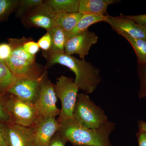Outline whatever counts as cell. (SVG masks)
I'll return each mask as SVG.
<instances>
[{
  "instance_id": "cell-4",
  "label": "cell",
  "mask_w": 146,
  "mask_h": 146,
  "mask_svg": "<svg viewBox=\"0 0 146 146\" xmlns=\"http://www.w3.org/2000/svg\"><path fill=\"white\" fill-rule=\"evenodd\" d=\"M73 118L84 127L91 129L98 128L108 121L104 110L84 93L78 94Z\"/></svg>"
},
{
  "instance_id": "cell-19",
  "label": "cell",
  "mask_w": 146,
  "mask_h": 146,
  "mask_svg": "<svg viewBox=\"0 0 146 146\" xmlns=\"http://www.w3.org/2000/svg\"><path fill=\"white\" fill-rule=\"evenodd\" d=\"M118 34L125 38L130 43L136 53L138 65L146 63V38H134L125 33Z\"/></svg>"
},
{
  "instance_id": "cell-12",
  "label": "cell",
  "mask_w": 146,
  "mask_h": 146,
  "mask_svg": "<svg viewBox=\"0 0 146 146\" xmlns=\"http://www.w3.org/2000/svg\"><path fill=\"white\" fill-rule=\"evenodd\" d=\"M5 136L8 146H35L32 127L5 123Z\"/></svg>"
},
{
  "instance_id": "cell-8",
  "label": "cell",
  "mask_w": 146,
  "mask_h": 146,
  "mask_svg": "<svg viewBox=\"0 0 146 146\" xmlns=\"http://www.w3.org/2000/svg\"><path fill=\"white\" fill-rule=\"evenodd\" d=\"M47 70L39 77H17L7 93L34 104L39 96L42 80Z\"/></svg>"
},
{
  "instance_id": "cell-9",
  "label": "cell",
  "mask_w": 146,
  "mask_h": 146,
  "mask_svg": "<svg viewBox=\"0 0 146 146\" xmlns=\"http://www.w3.org/2000/svg\"><path fill=\"white\" fill-rule=\"evenodd\" d=\"M98 36L94 32L89 30L69 38L65 43L64 53L72 55H78L80 59L84 60L89 53L93 45L98 42Z\"/></svg>"
},
{
  "instance_id": "cell-7",
  "label": "cell",
  "mask_w": 146,
  "mask_h": 146,
  "mask_svg": "<svg viewBox=\"0 0 146 146\" xmlns=\"http://www.w3.org/2000/svg\"><path fill=\"white\" fill-rule=\"evenodd\" d=\"M57 99L54 84L48 77L47 71L42 80L39 96L34 104L39 116L55 117L59 116L60 110L56 106Z\"/></svg>"
},
{
  "instance_id": "cell-22",
  "label": "cell",
  "mask_w": 146,
  "mask_h": 146,
  "mask_svg": "<svg viewBox=\"0 0 146 146\" xmlns=\"http://www.w3.org/2000/svg\"><path fill=\"white\" fill-rule=\"evenodd\" d=\"M19 0H0V23L8 20L11 13L15 12Z\"/></svg>"
},
{
  "instance_id": "cell-27",
  "label": "cell",
  "mask_w": 146,
  "mask_h": 146,
  "mask_svg": "<svg viewBox=\"0 0 146 146\" xmlns=\"http://www.w3.org/2000/svg\"><path fill=\"white\" fill-rule=\"evenodd\" d=\"M11 52V47L8 43L0 44V60L5 62L10 57Z\"/></svg>"
},
{
  "instance_id": "cell-32",
  "label": "cell",
  "mask_w": 146,
  "mask_h": 146,
  "mask_svg": "<svg viewBox=\"0 0 146 146\" xmlns=\"http://www.w3.org/2000/svg\"><path fill=\"white\" fill-rule=\"evenodd\" d=\"M139 131L144 132L146 134V122L144 121H141L138 122Z\"/></svg>"
},
{
  "instance_id": "cell-18",
  "label": "cell",
  "mask_w": 146,
  "mask_h": 146,
  "mask_svg": "<svg viewBox=\"0 0 146 146\" xmlns=\"http://www.w3.org/2000/svg\"><path fill=\"white\" fill-rule=\"evenodd\" d=\"M44 3L53 13L79 12V0H45Z\"/></svg>"
},
{
  "instance_id": "cell-10",
  "label": "cell",
  "mask_w": 146,
  "mask_h": 146,
  "mask_svg": "<svg viewBox=\"0 0 146 146\" xmlns=\"http://www.w3.org/2000/svg\"><path fill=\"white\" fill-rule=\"evenodd\" d=\"M59 126L55 117L39 116L32 126L34 133L35 146H48Z\"/></svg>"
},
{
  "instance_id": "cell-16",
  "label": "cell",
  "mask_w": 146,
  "mask_h": 146,
  "mask_svg": "<svg viewBox=\"0 0 146 146\" xmlns=\"http://www.w3.org/2000/svg\"><path fill=\"white\" fill-rule=\"evenodd\" d=\"M108 15L103 16L94 13H84L75 27L67 33V40L87 30L88 28L92 25L100 22H105Z\"/></svg>"
},
{
  "instance_id": "cell-1",
  "label": "cell",
  "mask_w": 146,
  "mask_h": 146,
  "mask_svg": "<svg viewBox=\"0 0 146 146\" xmlns=\"http://www.w3.org/2000/svg\"><path fill=\"white\" fill-rule=\"evenodd\" d=\"M57 132L74 146H112L109 136L115 123L108 121L96 129L83 127L74 119L59 124Z\"/></svg>"
},
{
  "instance_id": "cell-5",
  "label": "cell",
  "mask_w": 146,
  "mask_h": 146,
  "mask_svg": "<svg viewBox=\"0 0 146 146\" xmlns=\"http://www.w3.org/2000/svg\"><path fill=\"white\" fill-rule=\"evenodd\" d=\"M54 89L56 97L61 102L60 114L56 119L59 124L73 119V110L79 89L73 78L64 75L57 78Z\"/></svg>"
},
{
  "instance_id": "cell-31",
  "label": "cell",
  "mask_w": 146,
  "mask_h": 146,
  "mask_svg": "<svg viewBox=\"0 0 146 146\" xmlns=\"http://www.w3.org/2000/svg\"><path fill=\"white\" fill-rule=\"evenodd\" d=\"M138 146H146V134L144 132L138 131L136 134Z\"/></svg>"
},
{
  "instance_id": "cell-15",
  "label": "cell",
  "mask_w": 146,
  "mask_h": 146,
  "mask_svg": "<svg viewBox=\"0 0 146 146\" xmlns=\"http://www.w3.org/2000/svg\"><path fill=\"white\" fill-rule=\"evenodd\" d=\"M51 38V46L48 51H42L44 57L51 55L64 52L65 43L67 40V33L59 27L55 26L47 31Z\"/></svg>"
},
{
  "instance_id": "cell-30",
  "label": "cell",
  "mask_w": 146,
  "mask_h": 146,
  "mask_svg": "<svg viewBox=\"0 0 146 146\" xmlns=\"http://www.w3.org/2000/svg\"><path fill=\"white\" fill-rule=\"evenodd\" d=\"M5 123L0 122V146H8L5 136Z\"/></svg>"
},
{
  "instance_id": "cell-17",
  "label": "cell",
  "mask_w": 146,
  "mask_h": 146,
  "mask_svg": "<svg viewBox=\"0 0 146 146\" xmlns=\"http://www.w3.org/2000/svg\"><path fill=\"white\" fill-rule=\"evenodd\" d=\"M53 13L55 26L59 27L67 33L71 31L75 27L84 14V13L80 12Z\"/></svg>"
},
{
  "instance_id": "cell-11",
  "label": "cell",
  "mask_w": 146,
  "mask_h": 146,
  "mask_svg": "<svg viewBox=\"0 0 146 146\" xmlns=\"http://www.w3.org/2000/svg\"><path fill=\"white\" fill-rule=\"evenodd\" d=\"M26 28L44 29L46 32L55 27L53 14L43 3L21 19Z\"/></svg>"
},
{
  "instance_id": "cell-2",
  "label": "cell",
  "mask_w": 146,
  "mask_h": 146,
  "mask_svg": "<svg viewBox=\"0 0 146 146\" xmlns=\"http://www.w3.org/2000/svg\"><path fill=\"white\" fill-rule=\"evenodd\" d=\"M47 69L58 64L67 67L75 75L74 82L79 89L86 94L95 91L102 80L100 70L92 63L78 59L65 53L51 55L45 57Z\"/></svg>"
},
{
  "instance_id": "cell-23",
  "label": "cell",
  "mask_w": 146,
  "mask_h": 146,
  "mask_svg": "<svg viewBox=\"0 0 146 146\" xmlns=\"http://www.w3.org/2000/svg\"><path fill=\"white\" fill-rule=\"evenodd\" d=\"M138 65V78L140 81L138 96L139 98L142 99L146 97V63Z\"/></svg>"
},
{
  "instance_id": "cell-29",
  "label": "cell",
  "mask_w": 146,
  "mask_h": 146,
  "mask_svg": "<svg viewBox=\"0 0 146 146\" xmlns=\"http://www.w3.org/2000/svg\"><path fill=\"white\" fill-rule=\"evenodd\" d=\"M134 22L138 24L146 27V14L135 16H127Z\"/></svg>"
},
{
  "instance_id": "cell-28",
  "label": "cell",
  "mask_w": 146,
  "mask_h": 146,
  "mask_svg": "<svg viewBox=\"0 0 146 146\" xmlns=\"http://www.w3.org/2000/svg\"><path fill=\"white\" fill-rule=\"evenodd\" d=\"M67 141L57 132L53 136L48 146H65Z\"/></svg>"
},
{
  "instance_id": "cell-24",
  "label": "cell",
  "mask_w": 146,
  "mask_h": 146,
  "mask_svg": "<svg viewBox=\"0 0 146 146\" xmlns=\"http://www.w3.org/2000/svg\"><path fill=\"white\" fill-rule=\"evenodd\" d=\"M6 94L0 96V122L7 124L11 123H13L12 120L5 106Z\"/></svg>"
},
{
  "instance_id": "cell-6",
  "label": "cell",
  "mask_w": 146,
  "mask_h": 146,
  "mask_svg": "<svg viewBox=\"0 0 146 146\" xmlns=\"http://www.w3.org/2000/svg\"><path fill=\"white\" fill-rule=\"evenodd\" d=\"M5 106L12 123L18 125L31 127L39 117L34 104L8 93L6 95Z\"/></svg>"
},
{
  "instance_id": "cell-14",
  "label": "cell",
  "mask_w": 146,
  "mask_h": 146,
  "mask_svg": "<svg viewBox=\"0 0 146 146\" xmlns=\"http://www.w3.org/2000/svg\"><path fill=\"white\" fill-rule=\"evenodd\" d=\"M119 2L116 0H79V12L107 16L108 6Z\"/></svg>"
},
{
  "instance_id": "cell-26",
  "label": "cell",
  "mask_w": 146,
  "mask_h": 146,
  "mask_svg": "<svg viewBox=\"0 0 146 146\" xmlns=\"http://www.w3.org/2000/svg\"><path fill=\"white\" fill-rule=\"evenodd\" d=\"M38 46L42 50V51L47 52L50 50L51 46V38L49 33H46L41 38L38 40L37 42Z\"/></svg>"
},
{
  "instance_id": "cell-20",
  "label": "cell",
  "mask_w": 146,
  "mask_h": 146,
  "mask_svg": "<svg viewBox=\"0 0 146 146\" xmlns=\"http://www.w3.org/2000/svg\"><path fill=\"white\" fill-rule=\"evenodd\" d=\"M17 77L11 72L4 61L0 60V96L7 94Z\"/></svg>"
},
{
  "instance_id": "cell-3",
  "label": "cell",
  "mask_w": 146,
  "mask_h": 146,
  "mask_svg": "<svg viewBox=\"0 0 146 146\" xmlns=\"http://www.w3.org/2000/svg\"><path fill=\"white\" fill-rule=\"evenodd\" d=\"M26 37L7 39L11 48L10 57L5 63L11 72L17 77L42 76L47 68L37 63L36 56L27 52L23 48Z\"/></svg>"
},
{
  "instance_id": "cell-21",
  "label": "cell",
  "mask_w": 146,
  "mask_h": 146,
  "mask_svg": "<svg viewBox=\"0 0 146 146\" xmlns=\"http://www.w3.org/2000/svg\"><path fill=\"white\" fill-rule=\"evenodd\" d=\"M43 0H19L15 11V16L21 19L44 3Z\"/></svg>"
},
{
  "instance_id": "cell-13",
  "label": "cell",
  "mask_w": 146,
  "mask_h": 146,
  "mask_svg": "<svg viewBox=\"0 0 146 146\" xmlns=\"http://www.w3.org/2000/svg\"><path fill=\"white\" fill-rule=\"evenodd\" d=\"M106 23L109 24L117 33H125L134 38H146V27L141 25L121 14L119 16L108 15Z\"/></svg>"
},
{
  "instance_id": "cell-25",
  "label": "cell",
  "mask_w": 146,
  "mask_h": 146,
  "mask_svg": "<svg viewBox=\"0 0 146 146\" xmlns=\"http://www.w3.org/2000/svg\"><path fill=\"white\" fill-rule=\"evenodd\" d=\"M23 48L27 52L34 56H36L40 50L37 42H35L32 37H26L23 44Z\"/></svg>"
}]
</instances>
